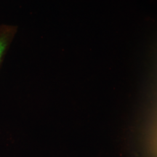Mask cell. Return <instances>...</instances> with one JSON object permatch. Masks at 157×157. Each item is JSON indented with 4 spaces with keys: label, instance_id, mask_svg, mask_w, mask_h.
<instances>
[{
    "label": "cell",
    "instance_id": "obj_1",
    "mask_svg": "<svg viewBox=\"0 0 157 157\" xmlns=\"http://www.w3.org/2000/svg\"><path fill=\"white\" fill-rule=\"evenodd\" d=\"M6 46H7V42H6L5 38L0 36V60H1L2 57L3 56Z\"/></svg>",
    "mask_w": 157,
    "mask_h": 157
}]
</instances>
